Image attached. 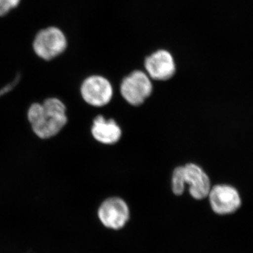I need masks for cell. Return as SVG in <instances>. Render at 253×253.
Here are the masks:
<instances>
[{
    "label": "cell",
    "instance_id": "cell-12",
    "mask_svg": "<svg viewBox=\"0 0 253 253\" xmlns=\"http://www.w3.org/2000/svg\"><path fill=\"white\" fill-rule=\"evenodd\" d=\"M13 86H14V84H9V85L5 86L3 89H1V90H0V96H1V95L6 94L8 91L11 90V89H12Z\"/></svg>",
    "mask_w": 253,
    "mask_h": 253
},
{
    "label": "cell",
    "instance_id": "cell-7",
    "mask_svg": "<svg viewBox=\"0 0 253 253\" xmlns=\"http://www.w3.org/2000/svg\"><path fill=\"white\" fill-rule=\"evenodd\" d=\"M145 69L151 79L165 81L170 79L176 72V65L170 52L160 49L145 60Z\"/></svg>",
    "mask_w": 253,
    "mask_h": 253
},
{
    "label": "cell",
    "instance_id": "cell-2",
    "mask_svg": "<svg viewBox=\"0 0 253 253\" xmlns=\"http://www.w3.org/2000/svg\"><path fill=\"white\" fill-rule=\"evenodd\" d=\"M153 92V84L147 73L134 71L123 80L121 93L131 106H140Z\"/></svg>",
    "mask_w": 253,
    "mask_h": 253
},
{
    "label": "cell",
    "instance_id": "cell-10",
    "mask_svg": "<svg viewBox=\"0 0 253 253\" xmlns=\"http://www.w3.org/2000/svg\"><path fill=\"white\" fill-rule=\"evenodd\" d=\"M185 183L184 181L182 173V166L176 168L173 172L172 177V189L176 196L183 194L185 190Z\"/></svg>",
    "mask_w": 253,
    "mask_h": 253
},
{
    "label": "cell",
    "instance_id": "cell-3",
    "mask_svg": "<svg viewBox=\"0 0 253 253\" xmlns=\"http://www.w3.org/2000/svg\"><path fill=\"white\" fill-rule=\"evenodd\" d=\"M67 46V41L63 32L56 27L42 30L37 35L33 42V49L38 56L44 60H51L59 56Z\"/></svg>",
    "mask_w": 253,
    "mask_h": 253
},
{
    "label": "cell",
    "instance_id": "cell-8",
    "mask_svg": "<svg viewBox=\"0 0 253 253\" xmlns=\"http://www.w3.org/2000/svg\"><path fill=\"white\" fill-rule=\"evenodd\" d=\"M183 178L185 185L189 186V194L196 200L206 199L211 189L209 176L204 169L194 163L182 166Z\"/></svg>",
    "mask_w": 253,
    "mask_h": 253
},
{
    "label": "cell",
    "instance_id": "cell-6",
    "mask_svg": "<svg viewBox=\"0 0 253 253\" xmlns=\"http://www.w3.org/2000/svg\"><path fill=\"white\" fill-rule=\"evenodd\" d=\"M208 197L212 211L221 215L236 212L241 205L237 190L229 185L220 184L211 187Z\"/></svg>",
    "mask_w": 253,
    "mask_h": 253
},
{
    "label": "cell",
    "instance_id": "cell-11",
    "mask_svg": "<svg viewBox=\"0 0 253 253\" xmlns=\"http://www.w3.org/2000/svg\"><path fill=\"white\" fill-rule=\"evenodd\" d=\"M21 0H0V16L7 14L10 10L18 6Z\"/></svg>",
    "mask_w": 253,
    "mask_h": 253
},
{
    "label": "cell",
    "instance_id": "cell-5",
    "mask_svg": "<svg viewBox=\"0 0 253 253\" xmlns=\"http://www.w3.org/2000/svg\"><path fill=\"white\" fill-rule=\"evenodd\" d=\"M98 217L106 227L118 230L122 229L129 220V207L121 198L111 197L100 206Z\"/></svg>",
    "mask_w": 253,
    "mask_h": 253
},
{
    "label": "cell",
    "instance_id": "cell-9",
    "mask_svg": "<svg viewBox=\"0 0 253 253\" xmlns=\"http://www.w3.org/2000/svg\"><path fill=\"white\" fill-rule=\"evenodd\" d=\"M91 134L96 141L101 144H116L122 136V130L113 119L106 120L103 116L95 118L91 126Z\"/></svg>",
    "mask_w": 253,
    "mask_h": 253
},
{
    "label": "cell",
    "instance_id": "cell-4",
    "mask_svg": "<svg viewBox=\"0 0 253 253\" xmlns=\"http://www.w3.org/2000/svg\"><path fill=\"white\" fill-rule=\"evenodd\" d=\"M82 97L88 104L102 107L109 104L113 98L112 84L109 80L101 76L86 78L81 88Z\"/></svg>",
    "mask_w": 253,
    "mask_h": 253
},
{
    "label": "cell",
    "instance_id": "cell-1",
    "mask_svg": "<svg viewBox=\"0 0 253 253\" xmlns=\"http://www.w3.org/2000/svg\"><path fill=\"white\" fill-rule=\"evenodd\" d=\"M66 106L56 98L46 99L43 104H33L28 112L32 129L41 139L52 137L67 123Z\"/></svg>",
    "mask_w": 253,
    "mask_h": 253
}]
</instances>
